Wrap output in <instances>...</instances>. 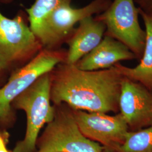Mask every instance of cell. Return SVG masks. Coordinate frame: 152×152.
Returning <instances> with one entry per match:
<instances>
[{"instance_id":"obj_14","label":"cell","mask_w":152,"mask_h":152,"mask_svg":"<svg viewBox=\"0 0 152 152\" xmlns=\"http://www.w3.org/2000/svg\"><path fill=\"white\" fill-rule=\"evenodd\" d=\"M108 152H152V125L129 131L124 142Z\"/></svg>"},{"instance_id":"obj_9","label":"cell","mask_w":152,"mask_h":152,"mask_svg":"<svg viewBox=\"0 0 152 152\" xmlns=\"http://www.w3.org/2000/svg\"><path fill=\"white\" fill-rule=\"evenodd\" d=\"M120 113L129 129L152 125V92L141 83L124 77L119 99Z\"/></svg>"},{"instance_id":"obj_6","label":"cell","mask_w":152,"mask_h":152,"mask_svg":"<svg viewBox=\"0 0 152 152\" xmlns=\"http://www.w3.org/2000/svg\"><path fill=\"white\" fill-rule=\"evenodd\" d=\"M134 0H114L108 8L96 18L106 27L105 34L125 45L141 59L146 32L139 22V9Z\"/></svg>"},{"instance_id":"obj_1","label":"cell","mask_w":152,"mask_h":152,"mask_svg":"<svg viewBox=\"0 0 152 152\" xmlns=\"http://www.w3.org/2000/svg\"><path fill=\"white\" fill-rule=\"evenodd\" d=\"M53 105L64 103L74 110L107 113L120 110L123 76L115 65L98 71H83L62 63L50 72Z\"/></svg>"},{"instance_id":"obj_15","label":"cell","mask_w":152,"mask_h":152,"mask_svg":"<svg viewBox=\"0 0 152 152\" xmlns=\"http://www.w3.org/2000/svg\"><path fill=\"white\" fill-rule=\"evenodd\" d=\"M10 134L7 130L0 127V149L7 147L9 141Z\"/></svg>"},{"instance_id":"obj_12","label":"cell","mask_w":152,"mask_h":152,"mask_svg":"<svg viewBox=\"0 0 152 152\" xmlns=\"http://www.w3.org/2000/svg\"><path fill=\"white\" fill-rule=\"evenodd\" d=\"M138 9L146 32L145 45L140 62L134 68L127 67L120 63L115 65L123 77L141 83L152 92V15L142 11L139 7Z\"/></svg>"},{"instance_id":"obj_8","label":"cell","mask_w":152,"mask_h":152,"mask_svg":"<svg viewBox=\"0 0 152 152\" xmlns=\"http://www.w3.org/2000/svg\"><path fill=\"white\" fill-rule=\"evenodd\" d=\"M73 112L82 133L102 145L103 152H109L121 145L129 131V126L120 113L109 115L74 109Z\"/></svg>"},{"instance_id":"obj_11","label":"cell","mask_w":152,"mask_h":152,"mask_svg":"<svg viewBox=\"0 0 152 152\" xmlns=\"http://www.w3.org/2000/svg\"><path fill=\"white\" fill-rule=\"evenodd\" d=\"M135 59L136 55L125 45L105 34L98 46L75 65L83 71H98L110 68L121 61Z\"/></svg>"},{"instance_id":"obj_5","label":"cell","mask_w":152,"mask_h":152,"mask_svg":"<svg viewBox=\"0 0 152 152\" xmlns=\"http://www.w3.org/2000/svg\"><path fill=\"white\" fill-rule=\"evenodd\" d=\"M42 49L22 14L11 19L0 11V63L8 71L26 64Z\"/></svg>"},{"instance_id":"obj_17","label":"cell","mask_w":152,"mask_h":152,"mask_svg":"<svg viewBox=\"0 0 152 152\" xmlns=\"http://www.w3.org/2000/svg\"><path fill=\"white\" fill-rule=\"evenodd\" d=\"M148 2L149 4V5L151 7L152 10V0H148Z\"/></svg>"},{"instance_id":"obj_4","label":"cell","mask_w":152,"mask_h":152,"mask_svg":"<svg viewBox=\"0 0 152 152\" xmlns=\"http://www.w3.org/2000/svg\"><path fill=\"white\" fill-rule=\"evenodd\" d=\"M55 115L38 137L36 152H103V147L81 132L73 109L61 103L54 105Z\"/></svg>"},{"instance_id":"obj_2","label":"cell","mask_w":152,"mask_h":152,"mask_svg":"<svg viewBox=\"0 0 152 152\" xmlns=\"http://www.w3.org/2000/svg\"><path fill=\"white\" fill-rule=\"evenodd\" d=\"M66 51L58 49H42L27 63L11 71L5 83L0 87V127L8 130L16 122L12 102L30 87L39 77L64 63Z\"/></svg>"},{"instance_id":"obj_3","label":"cell","mask_w":152,"mask_h":152,"mask_svg":"<svg viewBox=\"0 0 152 152\" xmlns=\"http://www.w3.org/2000/svg\"><path fill=\"white\" fill-rule=\"evenodd\" d=\"M51 104L50 72L39 77L12 102L13 109L22 110L27 116L25 136L16 142L12 152H36L40 131L54 117V105Z\"/></svg>"},{"instance_id":"obj_16","label":"cell","mask_w":152,"mask_h":152,"mask_svg":"<svg viewBox=\"0 0 152 152\" xmlns=\"http://www.w3.org/2000/svg\"><path fill=\"white\" fill-rule=\"evenodd\" d=\"M10 73V72L0 63V87H2L6 82Z\"/></svg>"},{"instance_id":"obj_13","label":"cell","mask_w":152,"mask_h":152,"mask_svg":"<svg viewBox=\"0 0 152 152\" xmlns=\"http://www.w3.org/2000/svg\"><path fill=\"white\" fill-rule=\"evenodd\" d=\"M71 0H36L26 10L29 27L39 41L42 36L46 22L51 14L60 6L71 4Z\"/></svg>"},{"instance_id":"obj_7","label":"cell","mask_w":152,"mask_h":152,"mask_svg":"<svg viewBox=\"0 0 152 152\" xmlns=\"http://www.w3.org/2000/svg\"><path fill=\"white\" fill-rule=\"evenodd\" d=\"M111 0H94L81 8H73L71 4L60 6L50 16L44 26L39 39L43 49H56L71 35L74 27L82 19L100 14L105 11L112 3Z\"/></svg>"},{"instance_id":"obj_18","label":"cell","mask_w":152,"mask_h":152,"mask_svg":"<svg viewBox=\"0 0 152 152\" xmlns=\"http://www.w3.org/2000/svg\"><path fill=\"white\" fill-rule=\"evenodd\" d=\"M0 1H1V0H0Z\"/></svg>"},{"instance_id":"obj_10","label":"cell","mask_w":152,"mask_h":152,"mask_svg":"<svg viewBox=\"0 0 152 152\" xmlns=\"http://www.w3.org/2000/svg\"><path fill=\"white\" fill-rule=\"evenodd\" d=\"M106 27L96 17L89 16L79 22L67 39L68 50L65 63L76 64L84 56L95 49L103 38Z\"/></svg>"}]
</instances>
